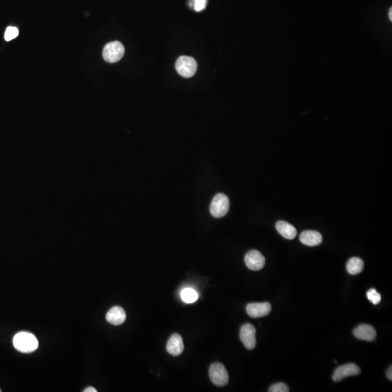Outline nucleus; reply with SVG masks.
Listing matches in <instances>:
<instances>
[{"label": "nucleus", "mask_w": 392, "mask_h": 392, "mask_svg": "<svg viewBox=\"0 0 392 392\" xmlns=\"http://www.w3.org/2000/svg\"><path fill=\"white\" fill-rule=\"evenodd\" d=\"M13 346L22 353H31L37 349L39 342L31 333L20 332L13 338Z\"/></svg>", "instance_id": "f257e3e1"}, {"label": "nucleus", "mask_w": 392, "mask_h": 392, "mask_svg": "<svg viewBox=\"0 0 392 392\" xmlns=\"http://www.w3.org/2000/svg\"><path fill=\"white\" fill-rule=\"evenodd\" d=\"M230 208V200L223 193L216 195L210 205V212L215 218L224 217Z\"/></svg>", "instance_id": "f03ea898"}, {"label": "nucleus", "mask_w": 392, "mask_h": 392, "mask_svg": "<svg viewBox=\"0 0 392 392\" xmlns=\"http://www.w3.org/2000/svg\"><path fill=\"white\" fill-rule=\"evenodd\" d=\"M125 47L121 42H112L105 46L103 51V57L105 61L110 63L118 62L125 55Z\"/></svg>", "instance_id": "7ed1b4c3"}, {"label": "nucleus", "mask_w": 392, "mask_h": 392, "mask_svg": "<svg viewBox=\"0 0 392 392\" xmlns=\"http://www.w3.org/2000/svg\"><path fill=\"white\" fill-rule=\"evenodd\" d=\"M177 73L185 78L193 77L197 71V63L194 58L188 56H181L176 62Z\"/></svg>", "instance_id": "20e7f679"}, {"label": "nucleus", "mask_w": 392, "mask_h": 392, "mask_svg": "<svg viewBox=\"0 0 392 392\" xmlns=\"http://www.w3.org/2000/svg\"><path fill=\"white\" fill-rule=\"evenodd\" d=\"M209 377L213 384L217 387H224L228 384V373L225 367L220 362H215L210 366Z\"/></svg>", "instance_id": "39448f33"}, {"label": "nucleus", "mask_w": 392, "mask_h": 392, "mask_svg": "<svg viewBox=\"0 0 392 392\" xmlns=\"http://www.w3.org/2000/svg\"><path fill=\"white\" fill-rule=\"evenodd\" d=\"M240 339L246 349L251 350L256 347V329L251 324L246 323L240 329Z\"/></svg>", "instance_id": "423d86ee"}, {"label": "nucleus", "mask_w": 392, "mask_h": 392, "mask_svg": "<svg viewBox=\"0 0 392 392\" xmlns=\"http://www.w3.org/2000/svg\"><path fill=\"white\" fill-rule=\"evenodd\" d=\"M244 261L246 266L251 270H260L265 265V258L256 250L248 252L245 256Z\"/></svg>", "instance_id": "0eeeda50"}, {"label": "nucleus", "mask_w": 392, "mask_h": 392, "mask_svg": "<svg viewBox=\"0 0 392 392\" xmlns=\"http://www.w3.org/2000/svg\"><path fill=\"white\" fill-rule=\"evenodd\" d=\"M361 373V368L354 363H348L339 367L335 371L333 375V380L336 382L342 381L349 376L359 375Z\"/></svg>", "instance_id": "6e6552de"}, {"label": "nucleus", "mask_w": 392, "mask_h": 392, "mask_svg": "<svg viewBox=\"0 0 392 392\" xmlns=\"http://www.w3.org/2000/svg\"><path fill=\"white\" fill-rule=\"evenodd\" d=\"M272 307L269 302L251 303L246 307L247 314L252 318L265 317L270 313Z\"/></svg>", "instance_id": "1a4fd4ad"}, {"label": "nucleus", "mask_w": 392, "mask_h": 392, "mask_svg": "<svg viewBox=\"0 0 392 392\" xmlns=\"http://www.w3.org/2000/svg\"><path fill=\"white\" fill-rule=\"evenodd\" d=\"M354 335L360 340L373 342L376 337V331L373 326L368 324L360 325L354 330Z\"/></svg>", "instance_id": "9d476101"}, {"label": "nucleus", "mask_w": 392, "mask_h": 392, "mask_svg": "<svg viewBox=\"0 0 392 392\" xmlns=\"http://www.w3.org/2000/svg\"><path fill=\"white\" fill-rule=\"evenodd\" d=\"M184 350L183 338L180 335L175 333L169 339L167 345V351L172 356H179Z\"/></svg>", "instance_id": "9b49d317"}, {"label": "nucleus", "mask_w": 392, "mask_h": 392, "mask_svg": "<svg viewBox=\"0 0 392 392\" xmlns=\"http://www.w3.org/2000/svg\"><path fill=\"white\" fill-rule=\"evenodd\" d=\"M126 314L121 307H113L106 314V320L113 326H120L125 323Z\"/></svg>", "instance_id": "f8f14e48"}, {"label": "nucleus", "mask_w": 392, "mask_h": 392, "mask_svg": "<svg viewBox=\"0 0 392 392\" xmlns=\"http://www.w3.org/2000/svg\"><path fill=\"white\" fill-rule=\"evenodd\" d=\"M300 240L303 244L308 246H316L323 241V237L320 233L313 230H305L300 235Z\"/></svg>", "instance_id": "ddd939ff"}, {"label": "nucleus", "mask_w": 392, "mask_h": 392, "mask_svg": "<svg viewBox=\"0 0 392 392\" xmlns=\"http://www.w3.org/2000/svg\"><path fill=\"white\" fill-rule=\"evenodd\" d=\"M276 229L282 237L288 240L295 238L297 235V229L287 221H278L276 223Z\"/></svg>", "instance_id": "4468645a"}, {"label": "nucleus", "mask_w": 392, "mask_h": 392, "mask_svg": "<svg viewBox=\"0 0 392 392\" xmlns=\"http://www.w3.org/2000/svg\"><path fill=\"white\" fill-rule=\"evenodd\" d=\"M364 262L359 257H352L346 264V269L350 275H358L364 269Z\"/></svg>", "instance_id": "2eb2a0df"}, {"label": "nucleus", "mask_w": 392, "mask_h": 392, "mask_svg": "<svg viewBox=\"0 0 392 392\" xmlns=\"http://www.w3.org/2000/svg\"><path fill=\"white\" fill-rule=\"evenodd\" d=\"M181 298L185 302L188 303V304H191V303L195 302L198 299V294L193 288H185L182 291Z\"/></svg>", "instance_id": "dca6fc26"}, {"label": "nucleus", "mask_w": 392, "mask_h": 392, "mask_svg": "<svg viewBox=\"0 0 392 392\" xmlns=\"http://www.w3.org/2000/svg\"><path fill=\"white\" fill-rule=\"evenodd\" d=\"M367 297L368 300L374 304H379L381 300V294L377 292L375 289L372 288L367 292Z\"/></svg>", "instance_id": "f3484780"}, {"label": "nucleus", "mask_w": 392, "mask_h": 392, "mask_svg": "<svg viewBox=\"0 0 392 392\" xmlns=\"http://www.w3.org/2000/svg\"><path fill=\"white\" fill-rule=\"evenodd\" d=\"M19 34L18 29L14 26H9L6 29L5 33H4V39L6 41H10L14 39L15 38L17 37Z\"/></svg>", "instance_id": "a211bd4d"}, {"label": "nucleus", "mask_w": 392, "mask_h": 392, "mask_svg": "<svg viewBox=\"0 0 392 392\" xmlns=\"http://www.w3.org/2000/svg\"><path fill=\"white\" fill-rule=\"evenodd\" d=\"M269 392H288L289 388L284 383H277L271 386L269 390Z\"/></svg>", "instance_id": "6ab92c4d"}, {"label": "nucleus", "mask_w": 392, "mask_h": 392, "mask_svg": "<svg viewBox=\"0 0 392 392\" xmlns=\"http://www.w3.org/2000/svg\"><path fill=\"white\" fill-rule=\"evenodd\" d=\"M206 4V0H195V9L196 11L204 10Z\"/></svg>", "instance_id": "aec40b11"}, {"label": "nucleus", "mask_w": 392, "mask_h": 392, "mask_svg": "<svg viewBox=\"0 0 392 392\" xmlns=\"http://www.w3.org/2000/svg\"><path fill=\"white\" fill-rule=\"evenodd\" d=\"M387 378H388L390 380V381H392V366L390 367V368H389L388 371H387Z\"/></svg>", "instance_id": "412c9836"}, {"label": "nucleus", "mask_w": 392, "mask_h": 392, "mask_svg": "<svg viewBox=\"0 0 392 392\" xmlns=\"http://www.w3.org/2000/svg\"><path fill=\"white\" fill-rule=\"evenodd\" d=\"M84 392H97V390L93 387H88L84 390Z\"/></svg>", "instance_id": "4be33fe9"}, {"label": "nucleus", "mask_w": 392, "mask_h": 392, "mask_svg": "<svg viewBox=\"0 0 392 392\" xmlns=\"http://www.w3.org/2000/svg\"><path fill=\"white\" fill-rule=\"evenodd\" d=\"M392 9H390V14H389V16H390V20H392Z\"/></svg>", "instance_id": "5701e85b"}, {"label": "nucleus", "mask_w": 392, "mask_h": 392, "mask_svg": "<svg viewBox=\"0 0 392 392\" xmlns=\"http://www.w3.org/2000/svg\"><path fill=\"white\" fill-rule=\"evenodd\" d=\"M0 392H1V390H0Z\"/></svg>", "instance_id": "b1692460"}]
</instances>
